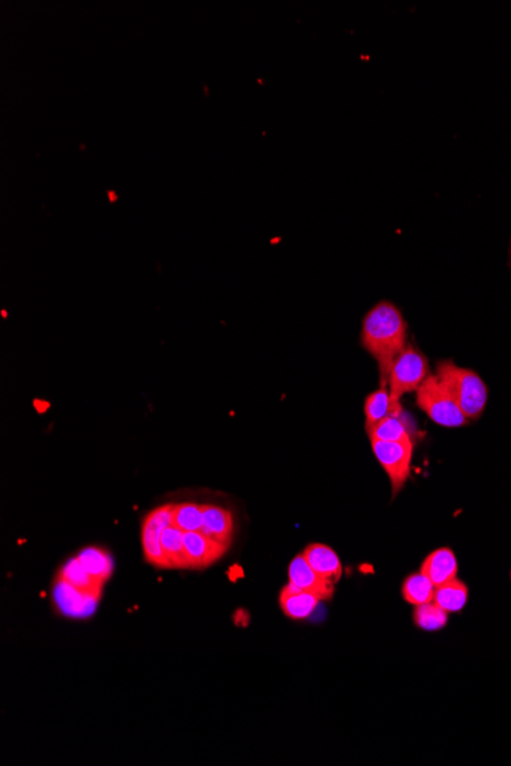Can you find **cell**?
I'll list each match as a JSON object with an SVG mask.
<instances>
[{"instance_id":"6da1fadb","label":"cell","mask_w":511,"mask_h":766,"mask_svg":"<svg viewBox=\"0 0 511 766\" xmlns=\"http://www.w3.org/2000/svg\"><path fill=\"white\" fill-rule=\"evenodd\" d=\"M363 348L378 363L382 387L388 386L393 361L408 346V324L391 302L375 304L363 320Z\"/></svg>"},{"instance_id":"7a4b0ae2","label":"cell","mask_w":511,"mask_h":766,"mask_svg":"<svg viewBox=\"0 0 511 766\" xmlns=\"http://www.w3.org/2000/svg\"><path fill=\"white\" fill-rule=\"evenodd\" d=\"M435 375L454 396L469 421H475L482 415L489 400V391L476 372L460 367L454 361H441Z\"/></svg>"},{"instance_id":"3957f363","label":"cell","mask_w":511,"mask_h":766,"mask_svg":"<svg viewBox=\"0 0 511 766\" xmlns=\"http://www.w3.org/2000/svg\"><path fill=\"white\" fill-rule=\"evenodd\" d=\"M417 404L435 424L443 427H461L469 422L436 375H430L417 391Z\"/></svg>"},{"instance_id":"277c9868","label":"cell","mask_w":511,"mask_h":766,"mask_svg":"<svg viewBox=\"0 0 511 766\" xmlns=\"http://www.w3.org/2000/svg\"><path fill=\"white\" fill-rule=\"evenodd\" d=\"M430 376L429 361L413 346L406 349L393 361L389 376V393L393 404L401 406V396L418 391L424 381Z\"/></svg>"},{"instance_id":"5b68a950","label":"cell","mask_w":511,"mask_h":766,"mask_svg":"<svg viewBox=\"0 0 511 766\" xmlns=\"http://www.w3.org/2000/svg\"><path fill=\"white\" fill-rule=\"evenodd\" d=\"M371 444L372 452L375 454L378 462L382 463L392 484V493H400L410 476L413 456L412 437L397 441V443L371 441Z\"/></svg>"},{"instance_id":"8992f818","label":"cell","mask_w":511,"mask_h":766,"mask_svg":"<svg viewBox=\"0 0 511 766\" xmlns=\"http://www.w3.org/2000/svg\"><path fill=\"white\" fill-rule=\"evenodd\" d=\"M172 524H173V505H164L160 508L152 509L143 522L141 541H143L145 561L161 569H172L161 546L163 533Z\"/></svg>"},{"instance_id":"52a82bcc","label":"cell","mask_w":511,"mask_h":766,"mask_svg":"<svg viewBox=\"0 0 511 766\" xmlns=\"http://www.w3.org/2000/svg\"><path fill=\"white\" fill-rule=\"evenodd\" d=\"M187 560L191 569H202L221 560L228 550V545L215 541L202 531L184 533Z\"/></svg>"},{"instance_id":"ba28073f","label":"cell","mask_w":511,"mask_h":766,"mask_svg":"<svg viewBox=\"0 0 511 766\" xmlns=\"http://www.w3.org/2000/svg\"><path fill=\"white\" fill-rule=\"evenodd\" d=\"M289 585L297 587L300 591L314 594L321 600H330L334 595V583L319 576L317 572L308 565L304 554L295 557L288 568Z\"/></svg>"},{"instance_id":"9c48e42d","label":"cell","mask_w":511,"mask_h":766,"mask_svg":"<svg viewBox=\"0 0 511 766\" xmlns=\"http://www.w3.org/2000/svg\"><path fill=\"white\" fill-rule=\"evenodd\" d=\"M54 597L63 613L71 617H88L95 611L99 598L91 597L83 592L74 589L67 583L57 578Z\"/></svg>"},{"instance_id":"30bf717a","label":"cell","mask_w":511,"mask_h":766,"mask_svg":"<svg viewBox=\"0 0 511 766\" xmlns=\"http://www.w3.org/2000/svg\"><path fill=\"white\" fill-rule=\"evenodd\" d=\"M421 572L427 577L435 586L445 585L447 581L454 580L458 576V561L454 550L441 548L430 554L421 566Z\"/></svg>"},{"instance_id":"8fae6325","label":"cell","mask_w":511,"mask_h":766,"mask_svg":"<svg viewBox=\"0 0 511 766\" xmlns=\"http://www.w3.org/2000/svg\"><path fill=\"white\" fill-rule=\"evenodd\" d=\"M319 602H321V598L314 594L300 591L289 583L280 592V607H282L285 615L291 620H305V618L311 617V613L314 612L319 606Z\"/></svg>"},{"instance_id":"7c38bea8","label":"cell","mask_w":511,"mask_h":766,"mask_svg":"<svg viewBox=\"0 0 511 766\" xmlns=\"http://www.w3.org/2000/svg\"><path fill=\"white\" fill-rule=\"evenodd\" d=\"M304 557L308 565L314 569L319 576L326 580L339 581L343 574L341 561L336 554V550H330V546L322 543H313L304 550Z\"/></svg>"},{"instance_id":"4fadbf2b","label":"cell","mask_w":511,"mask_h":766,"mask_svg":"<svg viewBox=\"0 0 511 766\" xmlns=\"http://www.w3.org/2000/svg\"><path fill=\"white\" fill-rule=\"evenodd\" d=\"M202 533L210 535L215 541L230 545L233 537V515L228 509L216 505H202Z\"/></svg>"},{"instance_id":"5bb4252c","label":"cell","mask_w":511,"mask_h":766,"mask_svg":"<svg viewBox=\"0 0 511 766\" xmlns=\"http://www.w3.org/2000/svg\"><path fill=\"white\" fill-rule=\"evenodd\" d=\"M57 578L65 581L74 589L86 594V595L99 598V600L101 597L104 585L89 576L88 572L83 569L82 563L78 561V559L67 561L66 565L63 566L62 571L58 572Z\"/></svg>"},{"instance_id":"9a60e30c","label":"cell","mask_w":511,"mask_h":766,"mask_svg":"<svg viewBox=\"0 0 511 766\" xmlns=\"http://www.w3.org/2000/svg\"><path fill=\"white\" fill-rule=\"evenodd\" d=\"M77 559L82 563L83 569L101 585H104L112 576L114 561H112V557L109 556L108 550L97 548V546H89V548L80 550Z\"/></svg>"},{"instance_id":"2e32d148","label":"cell","mask_w":511,"mask_h":766,"mask_svg":"<svg viewBox=\"0 0 511 766\" xmlns=\"http://www.w3.org/2000/svg\"><path fill=\"white\" fill-rule=\"evenodd\" d=\"M403 407L393 404L386 387L372 392L365 402V417H366V427L377 424L384 418L401 417Z\"/></svg>"},{"instance_id":"e0dca14e","label":"cell","mask_w":511,"mask_h":766,"mask_svg":"<svg viewBox=\"0 0 511 766\" xmlns=\"http://www.w3.org/2000/svg\"><path fill=\"white\" fill-rule=\"evenodd\" d=\"M161 546L164 550L165 559L172 569H186L189 568L186 546H184V531L172 524L165 528L161 537Z\"/></svg>"},{"instance_id":"ac0fdd59","label":"cell","mask_w":511,"mask_h":766,"mask_svg":"<svg viewBox=\"0 0 511 766\" xmlns=\"http://www.w3.org/2000/svg\"><path fill=\"white\" fill-rule=\"evenodd\" d=\"M469 589L463 581L454 578L435 589L434 602L449 613L460 612L467 604Z\"/></svg>"},{"instance_id":"d6986e66","label":"cell","mask_w":511,"mask_h":766,"mask_svg":"<svg viewBox=\"0 0 511 766\" xmlns=\"http://www.w3.org/2000/svg\"><path fill=\"white\" fill-rule=\"evenodd\" d=\"M371 441H386V443H397L410 436L408 424L401 417H388L378 421L374 426L366 427Z\"/></svg>"},{"instance_id":"ffe728a7","label":"cell","mask_w":511,"mask_h":766,"mask_svg":"<svg viewBox=\"0 0 511 766\" xmlns=\"http://www.w3.org/2000/svg\"><path fill=\"white\" fill-rule=\"evenodd\" d=\"M435 589L436 586L434 583L424 576L423 572H418L408 577V580L404 581L403 597L409 604L421 606L426 603L434 602Z\"/></svg>"},{"instance_id":"44dd1931","label":"cell","mask_w":511,"mask_h":766,"mask_svg":"<svg viewBox=\"0 0 511 766\" xmlns=\"http://www.w3.org/2000/svg\"><path fill=\"white\" fill-rule=\"evenodd\" d=\"M447 620H449V612L435 602L417 606V611H415V615H413L415 624L419 629L427 630V632L441 630L447 624Z\"/></svg>"},{"instance_id":"7402d4cb","label":"cell","mask_w":511,"mask_h":766,"mask_svg":"<svg viewBox=\"0 0 511 766\" xmlns=\"http://www.w3.org/2000/svg\"><path fill=\"white\" fill-rule=\"evenodd\" d=\"M173 524L184 533L202 531V505L180 504L173 505Z\"/></svg>"},{"instance_id":"603a6c76","label":"cell","mask_w":511,"mask_h":766,"mask_svg":"<svg viewBox=\"0 0 511 766\" xmlns=\"http://www.w3.org/2000/svg\"><path fill=\"white\" fill-rule=\"evenodd\" d=\"M510 576H511V574H510Z\"/></svg>"}]
</instances>
